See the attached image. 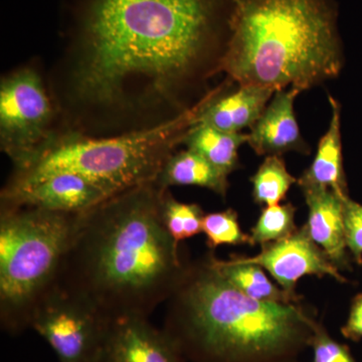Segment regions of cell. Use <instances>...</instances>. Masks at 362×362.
<instances>
[{"label": "cell", "mask_w": 362, "mask_h": 362, "mask_svg": "<svg viewBox=\"0 0 362 362\" xmlns=\"http://www.w3.org/2000/svg\"><path fill=\"white\" fill-rule=\"evenodd\" d=\"M228 37L218 0H88L66 97L96 115H180L221 71Z\"/></svg>", "instance_id": "6da1fadb"}, {"label": "cell", "mask_w": 362, "mask_h": 362, "mask_svg": "<svg viewBox=\"0 0 362 362\" xmlns=\"http://www.w3.org/2000/svg\"><path fill=\"white\" fill-rule=\"evenodd\" d=\"M163 188H130L82 213L57 287L108 319L149 318L182 282L192 261L161 218Z\"/></svg>", "instance_id": "7a4b0ae2"}, {"label": "cell", "mask_w": 362, "mask_h": 362, "mask_svg": "<svg viewBox=\"0 0 362 362\" xmlns=\"http://www.w3.org/2000/svg\"><path fill=\"white\" fill-rule=\"evenodd\" d=\"M318 321L301 303L252 299L214 268L192 261L168 301L164 329L190 362H287L309 347Z\"/></svg>", "instance_id": "3957f363"}, {"label": "cell", "mask_w": 362, "mask_h": 362, "mask_svg": "<svg viewBox=\"0 0 362 362\" xmlns=\"http://www.w3.org/2000/svg\"><path fill=\"white\" fill-rule=\"evenodd\" d=\"M344 64L330 0H230L221 71L240 86L303 92Z\"/></svg>", "instance_id": "277c9868"}, {"label": "cell", "mask_w": 362, "mask_h": 362, "mask_svg": "<svg viewBox=\"0 0 362 362\" xmlns=\"http://www.w3.org/2000/svg\"><path fill=\"white\" fill-rule=\"evenodd\" d=\"M209 96L211 92L173 118L121 135L95 137L78 130L54 131L26 168L13 171L0 195L62 173L84 176L115 194L156 182L168 157L197 122Z\"/></svg>", "instance_id": "5b68a950"}, {"label": "cell", "mask_w": 362, "mask_h": 362, "mask_svg": "<svg viewBox=\"0 0 362 362\" xmlns=\"http://www.w3.org/2000/svg\"><path fill=\"white\" fill-rule=\"evenodd\" d=\"M81 214L0 206V325L20 335L56 287Z\"/></svg>", "instance_id": "8992f818"}, {"label": "cell", "mask_w": 362, "mask_h": 362, "mask_svg": "<svg viewBox=\"0 0 362 362\" xmlns=\"http://www.w3.org/2000/svg\"><path fill=\"white\" fill-rule=\"evenodd\" d=\"M54 105L42 77L30 66L2 78L0 147L20 171L32 162L54 130Z\"/></svg>", "instance_id": "52a82bcc"}, {"label": "cell", "mask_w": 362, "mask_h": 362, "mask_svg": "<svg viewBox=\"0 0 362 362\" xmlns=\"http://www.w3.org/2000/svg\"><path fill=\"white\" fill-rule=\"evenodd\" d=\"M110 320L56 286L33 312L30 329L47 342L59 362H92Z\"/></svg>", "instance_id": "ba28073f"}, {"label": "cell", "mask_w": 362, "mask_h": 362, "mask_svg": "<svg viewBox=\"0 0 362 362\" xmlns=\"http://www.w3.org/2000/svg\"><path fill=\"white\" fill-rule=\"evenodd\" d=\"M237 258L261 267L288 292L296 293L298 281L305 276H329L340 283L347 281L311 239L305 225L289 237L262 247L261 252L256 256Z\"/></svg>", "instance_id": "9c48e42d"}, {"label": "cell", "mask_w": 362, "mask_h": 362, "mask_svg": "<svg viewBox=\"0 0 362 362\" xmlns=\"http://www.w3.org/2000/svg\"><path fill=\"white\" fill-rule=\"evenodd\" d=\"M92 362H187L168 331L149 318L138 316L111 319Z\"/></svg>", "instance_id": "30bf717a"}, {"label": "cell", "mask_w": 362, "mask_h": 362, "mask_svg": "<svg viewBox=\"0 0 362 362\" xmlns=\"http://www.w3.org/2000/svg\"><path fill=\"white\" fill-rule=\"evenodd\" d=\"M108 187L75 173H62L11 194L1 206H28L63 214H82L115 195Z\"/></svg>", "instance_id": "8fae6325"}, {"label": "cell", "mask_w": 362, "mask_h": 362, "mask_svg": "<svg viewBox=\"0 0 362 362\" xmlns=\"http://www.w3.org/2000/svg\"><path fill=\"white\" fill-rule=\"evenodd\" d=\"M301 90L287 88L276 90L270 102L251 128L249 143L258 156H281L287 152L309 156L310 147L300 132L294 102Z\"/></svg>", "instance_id": "7c38bea8"}, {"label": "cell", "mask_w": 362, "mask_h": 362, "mask_svg": "<svg viewBox=\"0 0 362 362\" xmlns=\"http://www.w3.org/2000/svg\"><path fill=\"white\" fill-rule=\"evenodd\" d=\"M233 84V81L228 78L220 87L213 89L202 107L197 124L228 133H242L245 128L255 125L275 90L240 85L230 90Z\"/></svg>", "instance_id": "4fadbf2b"}, {"label": "cell", "mask_w": 362, "mask_h": 362, "mask_svg": "<svg viewBox=\"0 0 362 362\" xmlns=\"http://www.w3.org/2000/svg\"><path fill=\"white\" fill-rule=\"evenodd\" d=\"M308 206L305 226L314 243L325 252L338 270H350L345 238L344 199L328 188H303Z\"/></svg>", "instance_id": "5bb4252c"}, {"label": "cell", "mask_w": 362, "mask_h": 362, "mask_svg": "<svg viewBox=\"0 0 362 362\" xmlns=\"http://www.w3.org/2000/svg\"><path fill=\"white\" fill-rule=\"evenodd\" d=\"M331 119L329 127L318 143L313 162L297 180L303 188H328L341 197H349L346 178L343 168L340 104L329 97Z\"/></svg>", "instance_id": "9a60e30c"}, {"label": "cell", "mask_w": 362, "mask_h": 362, "mask_svg": "<svg viewBox=\"0 0 362 362\" xmlns=\"http://www.w3.org/2000/svg\"><path fill=\"white\" fill-rule=\"evenodd\" d=\"M228 175L192 150L175 151L168 157L156 181L159 187H199L226 197Z\"/></svg>", "instance_id": "2e32d148"}, {"label": "cell", "mask_w": 362, "mask_h": 362, "mask_svg": "<svg viewBox=\"0 0 362 362\" xmlns=\"http://www.w3.org/2000/svg\"><path fill=\"white\" fill-rule=\"evenodd\" d=\"M209 256L218 273L247 296L263 302L301 303L302 297L300 295L286 291L274 284L261 267L240 261L237 256L228 259H220L214 256L213 251L209 252Z\"/></svg>", "instance_id": "e0dca14e"}, {"label": "cell", "mask_w": 362, "mask_h": 362, "mask_svg": "<svg viewBox=\"0 0 362 362\" xmlns=\"http://www.w3.org/2000/svg\"><path fill=\"white\" fill-rule=\"evenodd\" d=\"M249 141V134L228 133L195 123L183 144L230 175L240 168L239 149Z\"/></svg>", "instance_id": "ac0fdd59"}, {"label": "cell", "mask_w": 362, "mask_h": 362, "mask_svg": "<svg viewBox=\"0 0 362 362\" xmlns=\"http://www.w3.org/2000/svg\"><path fill=\"white\" fill-rule=\"evenodd\" d=\"M297 180L288 171L282 157L266 156L251 177L255 204L263 207L280 204Z\"/></svg>", "instance_id": "d6986e66"}, {"label": "cell", "mask_w": 362, "mask_h": 362, "mask_svg": "<svg viewBox=\"0 0 362 362\" xmlns=\"http://www.w3.org/2000/svg\"><path fill=\"white\" fill-rule=\"evenodd\" d=\"M204 214L199 204L177 201L169 189L164 190L161 199L162 221L178 244L202 233Z\"/></svg>", "instance_id": "ffe728a7"}, {"label": "cell", "mask_w": 362, "mask_h": 362, "mask_svg": "<svg viewBox=\"0 0 362 362\" xmlns=\"http://www.w3.org/2000/svg\"><path fill=\"white\" fill-rule=\"evenodd\" d=\"M296 211V207L290 202L263 207L256 225L251 230L252 246H266L292 235L297 230L295 223Z\"/></svg>", "instance_id": "44dd1931"}, {"label": "cell", "mask_w": 362, "mask_h": 362, "mask_svg": "<svg viewBox=\"0 0 362 362\" xmlns=\"http://www.w3.org/2000/svg\"><path fill=\"white\" fill-rule=\"evenodd\" d=\"M202 233L206 238V245L211 251L220 246L251 245L250 235L240 228L239 216L233 209L204 214Z\"/></svg>", "instance_id": "7402d4cb"}, {"label": "cell", "mask_w": 362, "mask_h": 362, "mask_svg": "<svg viewBox=\"0 0 362 362\" xmlns=\"http://www.w3.org/2000/svg\"><path fill=\"white\" fill-rule=\"evenodd\" d=\"M309 347L313 352L312 362H357L349 346L332 338L320 322L314 328Z\"/></svg>", "instance_id": "603a6c76"}, {"label": "cell", "mask_w": 362, "mask_h": 362, "mask_svg": "<svg viewBox=\"0 0 362 362\" xmlns=\"http://www.w3.org/2000/svg\"><path fill=\"white\" fill-rule=\"evenodd\" d=\"M345 238L347 250L358 265L362 266V204L344 199Z\"/></svg>", "instance_id": "cb8c5ba5"}, {"label": "cell", "mask_w": 362, "mask_h": 362, "mask_svg": "<svg viewBox=\"0 0 362 362\" xmlns=\"http://www.w3.org/2000/svg\"><path fill=\"white\" fill-rule=\"evenodd\" d=\"M341 334L352 341L362 339V293L352 300L349 318L341 327Z\"/></svg>", "instance_id": "d4e9b609"}, {"label": "cell", "mask_w": 362, "mask_h": 362, "mask_svg": "<svg viewBox=\"0 0 362 362\" xmlns=\"http://www.w3.org/2000/svg\"><path fill=\"white\" fill-rule=\"evenodd\" d=\"M287 362H299V361H298L297 359H295V361H287Z\"/></svg>", "instance_id": "484cf974"}]
</instances>
